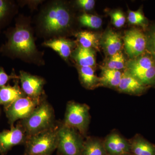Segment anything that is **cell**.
<instances>
[{
  "mask_svg": "<svg viewBox=\"0 0 155 155\" xmlns=\"http://www.w3.org/2000/svg\"><path fill=\"white\" fill-rule=\"evenodd\" d=\"M20 124L28 137L50 129L56 125L54 109L47 101H42L28 118L21 120Z\"/></svg>",
  "mask_w": 155,
  "mask_h": 155,
  "instance_id": "6da1fadb",
  "label": "cell"
},
{
  "mask_svg": "<svg viewBox=\"0 0 155 155\" xmlns=\"http://www.w3.org/2000/svg\"><path fill=\"white\" fill-rule=\"evenodd\" d=\"M59 125L28 137L25 145V155H51L58 147Z\"/></svg>",
  "mask_w": 155,
  "mask_h": 155,
  "instance_id": "7a4b0ae2",
  "label": "cell"
},
{
  "mask_svg": "<svg viewBox=\"0 0 155 155\" xmlns=\"http://www.w3.org/2000/svg\"><path fill=\"white\" fill-rule=\"evenodd\" d=\"M150 54L143 53L130 60L127 63L126 70L150 87H155V58Z\"/></svg>",
  "mask_w": 155,
  "mask_h": 155,
  "instance_id": "3957f363",
  "label": "cell"
},
{
  "mask_svg": "<svg viewBox=\"0 0 155 155\" xmlns=\"http://www.w3.org/2000/svg\"><path fill=\"white\" fill-rule=\"evenodd\" d=\"M58 136L59 155H81L84 140L77 130L62 123L59 124Z\"/></svg>",
  "mask_w": 155,
  "mask_h": 155,
  "instance_id": "277c9868",
  "label": "cell"
},
{
  "mask_svg": "<svg viewBox=\"0 0 155 155\" xmlns=\"http://www.w3.org/2000/svg\"><path fill=\"white\" fill-rule=\"evenodd\" d=\"M89 110L86 104L69 101L67 104L63 123L77 130L81 135H85L90 120Z\"/></svg>",
  "mask_w": 155,
  "mask_h": 155,
  "instance_id": "5b68a950",
  "label": "cell"
},
{
  "mask_svg": "<svg viewBox=\"0 0 155 155\" xmlns=\"http://www.w3.org/2000/svg\"><path fill=\"white\" fill-rule=\"evenodd\" d=\"M70 20V15L67 8L60 4H55L45 14L43 25L48 33H58L69 27Z\"/></svg>",
  "mask_w": 155,
  "mask_h": 155,
  "instance_id": "8992f818",
  "label": "cell"
},
{
  "mask_svg": "<svg viewBox=\"0 0 155 155\" xmlns=\"http://www.w3.org/2000/svg\"><path fill=\"white\" fill-rule=\"evenodd\" d=\"M7 47L13 53L25 55H30L36 50L31 32L22 26H17L11 33Z\"/></svg>",
  "mask_w": 155,
  "mask_h": 155,
  "instance_id": "52a82bcc",
  "label": "cell"
},
{
  "mask_svg": "<svg viewBox=\"0 0 155 155\" xmlns=\"http://www.w3.org/2000/svg\"><path fill=\"white\" fill-rule=\"evenodd\" d=\"M41 98H33L25 96L20 98L7 107H5L6 116L11 127L19 120L28 118L41 103Z\"/></svg>",
  "mask_w": 155,
  "mask_h": 155,
  "instance_id": "ba28073f",
  "label": "cell"
},
{
  "mask_svg": "<svg viewBox=\"0 0 155 155\" xmlns=\"http://www.w3.org/2000/svg\"><path fill=\"white\" fill-rule=\"evenodd\" d=\"M125 51L130 58H137L144 53L147 47V38L141 31L132 29L124 38Z\"/></svg>",
  "mask_w": 155,
  "mask_h": 155,
  "instance_id": "9c48e42d",
  "label": "cell"
},
{
  "mask_svg": "<svg viewBox=\"0 0 155 155\" xmlns=\"http://www.w3.org/2000/svg\"><path fill=\"white\" fill-rule=\"evenodd\" d=\"M28 138L22 126L19 124L8 130L0 132V154L5 155L15 146L25 144Z\"/></svg>",
  "mask_w": 155,
  "mask_h": 155,
  "instance_id": "30bf717a",
  "label": "cell"
},
{
  "mask_svg": "<svg viewBox=\"0 0 155 155\" xmlns=\"http://www.w3.org/2000/svg\"><path fill=\"white\" fill-rule=\"evenodd\" d=\"M22 91L27 96L33 98H41L45 81L39 76L21 71L19 76Z\"/></svg>",
  "mask_w": 155,
  "mask_h": 155,
  "instance_id": "8fae6325",
  "label": "cell"
},
{
  "mask_svg": "<svg viewBox=\"0 0 155 155\" xmlns=\"http://www.w3.org/2000/svg\"><path fill=\"white\" fill-rule=\"evenodd\" d=\"M104 143L106 152L110 155H123L130 152L129 140L117 133L107 136Z\"/></svg>",
  "mask_w": 155,
  "mask_h": 155,
  "instance_id": "7c38bea8",
  "label": "cell"
},
{
  "mask_svg": "<svg viewBox=\"0 0 155 155\" xmlns=\"http://www.w3.org/2000/svg\"><path fill=\"white\" fill-rule=\"evenodd\" d=\"M150 87L126 71L122 73L121 81L117 89L121 92L140 95L144 93Z\"/></svg>",
  "mask_w": 155,
  "mask_h": 155,
  "instance_id": "4fadbf2b",
  "label": "cell"
},
{
  "mask_svg": "<svg viewBox=\"0 0 155 155\" xmlns=\"http://www.w3.org/2000/svg\"><path fill=\"white\" fill-rule=\"evenodd\" d=\"M129 142L130 152L133 155H155V144L141 135L137 134Z\"/></svg>",
  "mask_w": 155,
  "mask_h": 155,
  "instance_id": "5bb4252c",
  "label": "cell"
},
{
  "mask_svg": "<svg viewBox=\"0 0 155 155\" xmlns=\"http://www.w3.org/2000/svg\"><path fill=\"white\" fill-rule=\"evenodd\" d=\"M26 95L17 84L0 87V105L7 107L20 98Z\"/></svg>",
  "mask_w": 155,
  "mask_h": 155,
  "instance_id": "9a60e30c",
  "label": "cell"
},
{
  "mask_svg": "<svg viewBox=\"0 0 155 155\" xmlns=\"http://www.w3.org/2000/svg\"><path fill=\"white\" fill-rule=\"evenodd\" d=\"M102 44L108 54L110 56L114 55L120 51L122 48L121 37L112 30L108 31L103 37Z\"/></svg>",
  "mask_w": 155,
  "mask_h": 155,
  "instance_id": "2e32d148",
  "label": "cell"
},
{
  "mask_svg": "<svg viewBox=\"0 0 155 155\" xmlns=\"http://www.w3.org/2000/svg\"><path fill=\"white\" fill-rule=\"evenodd\" d=\"M46 46L52 49L65 59L69 58L71 54L73 42L65 38L54 39L45 42Z\"/></svg>",
  "mask_w": 155,
  "mask_h": 155,
  "instance_id": "e0dca14e",
  "label": "cell"
},
{
  "mask_svg": "<svg viewBox=\"0 0 155 155\" xmlns=\"http://www.w3.org/2000/svg\"><path fill=\"white\" fill-rule=\"evenodd\" d=\"M78 72L81 83L85 88L93 89L100 86V78L95 75L92 67H80Z\"/></svg>",
  "mask_w": 155,
  "mask_h": 155,
  "instance_id": "ac0fdd59",
  "label": "cell"
},
{
  "mask_svg": "<svg viewBox=\"0 0 155 155\" xmlns=\"http://www.w3.org/2000/svg\"><path fill=\"white\" fill-rule=\"evenodd\" d=\"M104 141L94 137L84 140L81 155H107Z\"/></svg>",
  "mask_w": 155,
  "mask_h": 155,
  "instance_id": "d6986e66",
  "label": "cell"
},
{
  "mask_svg": "<svg viewBox=\"0 0 155 155\" xmlns=\"http://www.w3.org/2000/svg\"><path fill=\"white\" fill-rule=\"evenodd\" d=\"M74 59L81 67H92L95 64L94 51L79 46L74 54Z\"/></svg>",
  "mask_w": 155,
  "mask_h": 155,
  "instance_id": "ffe728a7",
  "label": "cell"
},
{
  "mask_svg": "<svg viewBox=\"0 0 155 155\" xmlns=\"http://www.w3.org/2000/svg\"><path fill=\"white\" fill-rule=\"evenodd\" d=\"M122 74L119 70L104 69L101 77L100 78V85L117 88L121 81Z\"/></svg>",
  "mask_w": 155,
  "mask_h": 155,
  "instance_id": "44dd1931",
  "label": "cell"
},
{
  "mask_svg": "<svg viewBox=\"0 0 155 155\" xmlns=\"http://www.w3.org/2000/svg\"><path fill=\"white\" fill-rule=\"evenodd\" d=\"M75 36L81 47L92 49L93 48H98V39L94 32L81 31L78 32Z\"/></svg>",
  "mask_w": 155,
  "mask_h": 155,
  "instance_id": "7402d4cb",
  "label": "cell"
},
{
  "mask_svg": "<svg viewBox=\"0 0 155 155\" xmlns=\"http://www.w3.org/2000/svg\"><path fill=\"white\" fill-rule=\"evenodd\" d=\"M79 20L82 25L94 29H97L101 26L102 20L97 16L87 14H82Z\"/></svg>",
  "mask_w": 155,
  "mask_h": 155,
  "instance_id": "603a6c76",
  "label": "cell"
},
{
  "mask_svg": "<svg viewBox=\"0 0 155 155\" xmlns=\"http://www.w3.org/2000/svg\"><path fill=\"white\" fill-rule=\"evenodd\" d=\"M125 59L122 52L119 51L111 56L107 63V68L114 70H119L125 67Z\"/></svg>",
  "mask_w": 155,
  "mask_h": 155,
  "instance_id": "cb8c5ba5",
  "label": "cell"
},
{
  "mask_svg": "<svg viewBox=\"0 0 155 155\" xmlns=\"http://www.w3.org/2000/svg\"><path fill=\"white\" fill-rule=\"evenodd\" d=\"M128 20L131 24L140 25L142 27H146L147 19L141 11H130L128 14Z\"/></svg>",
  "mask_w": 155,
  "mask_h": 155,
  "instance_id": "d4e9b609",
  "label": "cell"
},
{
  "mask_svg": "<svg viewBox=\"0 0 155 155\" xmlns=\"http://www.w3.org/2000/svg\"><path fill=\"white\" fill-rule=\"evenodd\" d=\"M113 24L117 28L122 27L125 24V18L120 11H116L111 14Z\"/></svg>",
  "mask_w": 155,
  "mask_h": 155,
  "instance_id": "484cf974",
  "label": "cell"
},
{
  "mask_svg": "<svg viewBox=\"0 0 155 155\" xmlns=\"http://www.w3.org/2000/svg\"><path fill=\"white\" fill-rule=\"evenodd\" d=\"M147 38V47L151 54L155 58V28L150 32Z\"/></svg>",
  "mask_w": 155,
  "mask_h": 155,
  "instance_id": "4316f807",
  "label": "cell"
},
{
  "mask_svg": "<svg viewBox=\"0 0 155 155\" xmlns=\"http://www.w3.org/2000/svg\"><path fill=\"white\" fill-rule=\"evenodd\" d=\"M78 5L85 11H90L95 5L94 0H78L76 2Z\"/></svg>",
  "mask_w": 155,
  "mask_h": 155,
  "instance_id": "83f0119b",
  "label": "cell"
},
{
  "mask_svg": "<svg viewBox=\"0 0 155 155\" xmlns=\"http://www.w3.org/2000/svg\"><path fill=\"white\" fill-rule=\"evenodd\" d=\"M12 78V76L8 75L2 68L0 67V87L5 86L7 82Z\"/></svg>",
  "mask_w": 155,
  "mask_h": 155,
  "instance_id": "f1b7e54d",
  "label": "cell"
},
{
  "mask_svg": "<svg viewBox=\"0 0 155 155\" xmlns=\"http://www.w3.org/2000/svg\"><path fill=\"white\" fill-rule=\"evenodd\" d=\"M9 10V5L6 1L0 0V20L4 18Z\"/></svg>",
  "mask_w": 155,
  "mask_h": 155,
  "instance_id": "f546056e",
  "label": "cell"
},
{
  "mask_svg": "<svg viewBox=\"0 0 155 155\" xmlns=\"http://www.w3.org/2000/svg\"><path fill=\"white\" fill-rule=\"evenodd\" d=\"M123 155H133V154H130V153H129L125 154H124Z\"/></svg>",
  "mask_w": 155,
  "mask_h": 155,
  "instance_id": "4dcf8cb0",
  "label": "cell"
},
{
  "mask_svg": "<svg viewBox=\"0 0 155 155\" xmlns=\"http://www.w3.org/2000/svg\"><path fill=\"white\" fill-rule=\"evenodd\" d=\"M25 155V154H24V155Z\"/></svg>",
  "mask_w": 155,
  "mask_h": 155,
  "instance_id": "1f68e13d",
  "label": "cell"
}]
</instances>
